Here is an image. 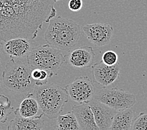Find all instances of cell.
I'll use <instances>...</instances> for the list:
<instances>
[{
  "label": "cell",
  "instance_id": "obj_16",
  "mask_svg": "<svg viewBox=\"0 0 147 130\" xmlns=\"http://www.w3.org/2000/svg\"><path fill=\"white\" fill-rule=\"evenodd\" d=\"M134 112L129 109L118 111L111 123L110 130H131Z\"/></svg>",
  "mask_w": 147,
  "mask_h": 130
},
{
  "label": "cell",
  "instance_id": "obj_18",
  "mask_svg": "<svg viewBox=\"0 0 147 130\" xmlns=\"http://www.w3.org/2000/svg\"><path fill=\"white\" fill-rule=\"evenodd\" d=\"M15 110V108L11 106V101L8 97L0 94V123H6L9 116Z\"/></svg>",
  "mask_w": 147,
  "mask_h": 130
},
{
  "label": "cell",
  "instance_id": "obj_23",
  "mask_svg": "<svg viewBox=\"0 0 147 130\" xmlns=\"http://www.w3.org/2000/svg\"><path fill=\"white\" fill-rule=\"evenodd\" d=\"M0 65H1V58H0Z\"/></svg>",
  "mask_w": 147,
  "mask_h": 130
},
{
  "label": "cell",
  "instance_id": "obj_9",
  "mask_svg": "<svg viewBox=\"0 0 147 130\" xmlns=\"http://www.w3.org/2000/svg\"><path fill=\"white\" fill-rule=\"evenodd\" d=\"M120 72L118 62L113 66H107L102 61L95 63L92 66V73L94 82L98 85L107 86L116 81Z\"/></svg>",
  "mask_w": 147,
  "mask_h": 130
},
{
  "label": "cell",
  "instance_id": "obj_8",
  "mask_svg": "<svg viewBox=\"0 0 147 130\" xmlns=\"http://www.w3.org/2000/svg\"><path fill=\"white\" fill-rule=\"evenodd\" d=\"M83 31L89 41L97 47L109 44L113 34V28L105 23L86 24L83 27Z\"/></svg>",
  "mask_w": 147,
  "mask_h": 130
},
{
  "label": "cell",
  "instance_id": "obj_14",
  "mask_svg": "<svg viewBox=\"0 0 147 130\" xmlns=\"http://www.w3.org/2000/svg\"><path fill=\"white\" fill-rule=\"evenodd\" d=\"M15 114L20 115L24 118L40 119L43 113L37 100L31 95H26L21 103L19 108L15 110Z\"/></svg>",
  "mask_w": 147,
  "mask_h": 130
},
{
  "label": "cell",
  "instance_id": "obj_24",
  "mask_svg": "<svg viewBox=\"0 0 147 130\" xmlns=\"http://www.w3.org/2000/svg\"><path fill=\"white\" fill-rule=\"evenodd\" d=\"M0 85H1V81H0Z\"/></svg>",
  "mask_w": 147,
  "mask_h": 130
},
{
  "label": "cell",
  "instance_id": "obj_15",
  "mask_svg": "<svg viewBox=\"0 0 147 130\" xmlns=\"http://www.w3.org/2000/svg\"><path fill=\"white\" fill-rule=\"evenodd\" d=\"M45 122L40 119L24 118L15 114V117L9 121L7 130H41Z\"/></svg>",
  "mask_w": 147,
  "mask_h": 130
},
{
  "label": "cell",
  "instance_id": "obj_10",
  "mask_svg": "<svg viewBox=\"0 0 147 130\" xmlns=\"http://www.w3.org/2000/svg\"><path fill=\"white\" fill-rule=\"evenodd\" d=\"M95 54L91 46H82L73 49L65 57L66 61L72 67L86 69L92 67Z\"/></svg>",
  "mask_w": 147,
  "mask_h": 130
},
{
  "label": "cell",
  "instance_id": "obj_17",
  "mask_svg": "<svg viewBox=\"0 0 147 130\" xmlns=\"http://www.w3.org/2000/svg\"><path fill=\"white\" fill-rule=\"evenodd\" d=\"M57 130H81L72 111L63 115H59L57 118Z\"/></svg>",
  "mask_w": 147,
  "mask_h": 130
},
{
  "label": "cell",
  "instance_id": "obj_20",
  "mask_svg": "<svg viewBox=\"0 0 147 130\" xmlns=\"http://www.w3.org/2000/svg\"><path fill=\"white\" fill-rule=\"evenodd\" d=\"M131 130H147V111L139 113L133 119Z\"/></svg>",
  "mask_w": 147,
  "mask_h": 130
},
{
  "label": "cell",
  "instance_id": "obj_19",
  "mask_svg": "<svg viewBox=\"0 0 147 130\" xmlns=\"http://www.w3.org/2000/svg\"><path fill=\"white\" fill-rule=\"evenodd\" d=\"M54 75L53 72L47 70L34 68L31 72V78L36 83V86H41L47 83L48 79Z\"/></svg>",
  "mask_w": 147,
  "mask_h": 130
},
{
  "label": "cell",
  "instance_id": "obj_5",
  "mask_svg": "<svg viewBox=\"0 0 147 130\" xmlns=\"http://www.w3.org/2000/svg\"><path fill=\"white\" fill-rule=\"evenodd\" d=\"M26 58L27 63L33 68L53 73L66 61L65 57L61 51L48 44L31 48Z\"/></svg>",
  "mask_w": 147,
  "mask_h": 130
},
{
  "label": "cell",
  "instance_id": "obj_4",
  "mask_svg": "<svg viewBox=\"0 0 147 130\" xmlns=\"http://www.w3.org/2000/svg\"><path fill=\"white\" fill-rule=\"evenodd\" d=\"M28 95L35 98L43 115L49 119L57 118L60 115L69 99L65 88L55 84L48 83L41 86H36L33 93Z\"/></svg>",
  "mask_w": 147,
  "mask_h": 130
},
{
  "label": "cell",
  "instance_id": "obj_6",
  "mask_svg": "<svg viewBox=\"0 0 147 130\" xmlns=\"http://www.w3.org/2000/svg\"><path fill=\"white\" fill-rule=\"evenodd\" d=\"M94 98L117 111L129 109L134 106L136 101L134 94L118 88L101 90L96 93Z\"/></svg>",
  "mask_w": 147,
  "mask_h": 130
},
{
  "label": "cell",
  "instance_id": "obj_13",
  "mask_svg": "<svg viewBox=\"0 0 147 130\" xmlns=\"http://www.w3.org/2000/svg\"><path fill=\"white\" fill-rule=\"evenodd\" d=\"M71 111L78 123L81 130H99L96 124L93 111L88 103L74 105Z\"/></svg>",
  "mask_w": 147,
  "mask_h": 130
},
{
  "label": "cell",
  "instance_id": "obj_1",
  "mask_svg": "<svg viewBox=\"0 0 147 130\" xmlns=\"http://www.w3.org/2000/svg\"><path fill=\"white\" fill-rule=\"evenodd\" d=\"M60 0H0V41L35 38L44 23L57 15Z\"/></svg>",
  "mask_w": 147,
  "mask_h": 130
},
{
  "label": "cell",
  "instance_id": "obj_22",
  "mask_svg": "<svg viewBox=\"0 0 147 130\" xmlns=\"http://www.w3.org/2000/svg\"><path fill=\"white\" fill-rule=\"evenodd\" d=\"M82 0H69L68 2V8L72 11H78L82 8Z\"/></svg>",
  "mask_w": 147,
  "mask_h": 130
},
{
  "label": "cell",
  "instance_id": "obj_21",
  "mask_svg": "<svg viewBox=\"0 0 147 130\" xmlns=\"http://www.w3.org/2000/svg\"><path fill=\"white\" fill-rule=\"evenodd\" d=\"M101 61L107 66H113L118 63V55L113 51H107L101 57Z\"/></svg>",
  "mask_w": 147,
  "mask_h": 130
},
{
  "label": "cell",
  "instance_id": "obj_7",
  "mask_svg": "<svg viewBox=\"0 0 147 130\" xmlns=\"http://www.w3.org/2000/svg\"><path fill=\"white\" fill-rule=\"evenodd\" d=\"M65 89L69 97L80 104L88 103L94 99L96 93L93 82L86 76L77 77Z\"/></svg>",
  "mask_w": 147,
  "mask_h": 130
},
{
  "label": "cell",
  "instance_id": "obj_12",
  "mask_svg": "<svg viewBox=\"0 0 147 130\" xmlns=\"http://www.w3.org/2000/svg\"><path fill=\"white\" fill-rule=\"evenodd\" d=\"M29 40L25 38H16L6 40L3 41V51L11 58L18 59L24 57L31 50Z\"/></svg>",
  "mask_w": 147,
  "mask_h": 130
},
{
  "label": "cell",
  "instance_id": "obj_3",
  "mask_svg": "<svg viewBox=\"0 0 147 130\" xmlns=\"http://www.w3.org/2000/svg\"><path fill=\"white\" fill-rule=\"evenodd\" d=\"M34 68L27 62L11 58L3 72L4 86L9 91L26 94L33 93L36 83L31 78Z\"/></svg>",
  "mask_w": 147,
  "mask_h": 130
},
{
  "label": "cell",
  "instance_id": "obj_11",
  "mask_svg": "<svg viewBox=\"0 0 147 130\" xmlns=\"http://www.w3.org/2000/svg\"><path fill=\"white\" fill-rule=\"evenodd\" d=\"M99 130H110L111 123L117 110L108 107L96 99H93L88 103Z\"/></svg>",
  "mask_w": 147,
  "mask_h": 130
},
{
  "label": "cell",
  "instance_id": "obj_2",
  "mask_svg": "<svg viewBox=\"0 0 147 130\" xmlns=\"http://www.w3.org/2000/svg\"><path fill=\"white\" fill-rule=\"evenodd\" d=\"M81 35V28L74 20L58 16L49 22L45 39L53 48L71 51L75 47Z\"/></svg>",
  "mask_w": 147,
  "mask_h": 130
}]
</instances>
